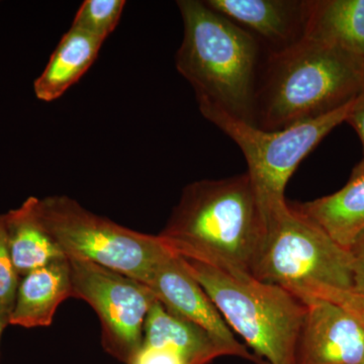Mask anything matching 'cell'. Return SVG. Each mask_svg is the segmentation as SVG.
<instances>
[{
	"mask_svg": "<svg viewBox=\"0 0 364 364\" xmlns=\"http://www.w3.org/2000/svg\"><path fill=\"white\" fill-rule=\"evenodd\" d=\"M20 280L9 251L4 215H0V306L7 311L9 315Z\"/></svg>",
	"mask_w": 364,
	"mask_h": 364,
	"instance_id": "obj_19",
	"label": "cell"
},
{
	"mask_svg": "<svg viewBox=\"0 0 364 364\" xmlns=\"http://www.w3.org/2000/svg\"><path fill=\"white\" fill-rule=\"evenodd\" d=\"M352 102L331 114L274 132L261 130L217 107L198 109L240 148L248 174L269 217L287 205L284 193L289 178L321 141L346 122Z\"/></svg>",
	"mask_w": 364,
	"mask_h": 364,
	"instance_id": "obj_7",
	"label": "cell"
},
{
	"mask_svg": "<svg viewBox=\"0 0 364 364\" xmlns=\"http://www.w3.org/2000/svg\"><path fill=\"white\" fill-rule=\"evenodd\" d=\"M146 286L167 310L202 328L230 355L267 364L236 339L212 299L174 251L158 264Z\"/></svg>",
	"mask_w": 364,
	"mask_h": 364,
	"instance_id": "obj_9",
	"label": "cell"
},
{
	"mask_svg": "<svg viewBox=\"0 0 364 364\" xmlns=\"http://www.w3.org/2000/svg\"><path fill=\"white\" fill-rule=\"evenodd\" d=\"M183 38L176 69L198 107H213L252 124L254 97L265 53L255 38L198 0L177 1Z\"/></svg>",
	"mask_w": 364,
	"mask_h": 364,
	"instance_id": "obj_3",
	"label": "cell"
},
{
	"mask_svg": "<svg viewBox=\"0 0 364 364\" xmlns=\"http://www.w3.org/2000/svg\"><path fill=\"white\" fill-rule=\"evenodd\" d=\"M37 205L38 198L30 196L4 215L11 259L20 279L66 257L43 226Z\"/></svg>",
	"mask_w": 364,
	"mask_h": 364,
	"instance_id": "obj_17",
	"label": "cell"
},
{
	"mask_svg": "<svg viewBox=\"0 0 364 364\" xmlns=\"http://www.w3.org/2000/svg\"><path fill=\"white\" fill-rule=\"evenodd\" d=\"M143 344L174 349L193 364H208L230 355L205 330L170 312L157 299L146 317Z\"/></svg>",
	"mask_w": 364,
	"mask_h": 364,
	"instance_id": "obj_16",
	"label": "cell"
},
{
	"mask_svg": "<svg viewBox=\"0 0 364 364\" xmlns=\"http://www.w3.org/2000/svg\"><path fill=\"white\" fill-rule=\"evenodd\" d=\"M253 277L296 294L314 286L352 291L348 249L287 203L269 215V229Z\"/></svg>",
	"mask_w": 364,
	"mask_h": 364,
	"instance_id": "obj_6",
	"label": "cell"
},
{
	"mask_svg": "<svg viewBox=\"0 0 364 364\" xmlns=\"http://www.w3.org/2000/svg\"><path fill=\"white\" fill-rule=\"evenodd\" d=\"M124 4V0H85L71 28L105 41L119 23Z\"/></svg>",
	"mask_w": 364,
	"mask_h": 364,
	"instance_id": "obj_18",
	"label": "cell"
},
{
	"mask_svg": "<svg viewBox=\"0 0 364 364\" xmlns=\"http://www.w3.org/2000/svg\"><path fill=\"white\" fill-rule=\"evenodd\" d=\"M306 312L296 364H364V326L326 299H301Z\"/></svg>",
	"mask_w": 364,
	"mask_h": 364,
	"instance_id": "obj_10",
	"label": "cell"
},
{
	"mask_svg": "<svg viewBox=\"0 0 364 364\" xmlns=\"http://www.w3.org/2000/svg\"><path fill=\"white\" fill-rule=\"evenodd\" d=\"M37 210L46 231L66 257L91 261L144 284L173 252L159 235L121 226L66 196L38 198Z\"/></svg>",
	"mask_w": 364,
	"mask_h": 364,
	"instance_id": "obj_5",
	"label": "cell"
},
{
	"mask_svg": "<svg viewBox=\"0 0 364 364\" xmlns=\"http://www.w3.org/2000/svg\"><path fill=\"white\" fill-rule=\"evenodd\" d=\"M364 90V58L310 39L264 55L252 124L284 130L341 109Z\"/></svg>",
	"mask_w": 364,
	"mask_h": 364,
	"instance_id": "obj_2",
	"label": "cell"
},
{
	"mask_svg": "<svg viewBox=\"0 0 364 364\" xmlns=\"http://www.w3.org/2000/svg\"><path fill=\"white\" fill-rule=\"evenodd\" d=\"M250 33L265 54H277L305 38L308 0H205Z\"/></svg>",
	"mask_w": 364,
	"mask_h": 364,
	"instance_id": "obj_11",
	"label": "cell"
},
{
	"mask_svg": "<svg viewBox=\"0 0 364 364\" xmlns=\"http://www.w3.org/2000/svg\"><path fill=\"white\" fill-rule=\"evenodd\" d=\"M7 325H9V313L0 306V338Z\"/></svg>",
	"mask_w": 364,
	"mask_h": 364,
	"instance_id": "obj_24",
	"label": "cell"
},
{
	"mask_svg": "<svg viewBox=\"0 0 364 364\" xmlns=\"http://www.w3.org/2000/svg\"><path fill=\"white\" fill-rule=\"evenodd\" d=\"M294 294L301 299L316 298L331 301L335 305L341 306L364 326V294L331 287L314 286Z\"/></svg>",
	"mask_w": 364,
	"mask_h": 364,
	"instance_id": "obj_20",
	"label": "cell"
},
{
	"mask_svg": "<svg viewBox=\"0 0 364 364\" xmlns=\"http://www.w3.org/2000/svg\"><path fill=\"white\" fill-rule=\"evenodd\" d=\"M269 218L248 172L191 182L159 233L182 257L252 275Z\"/></svg>",
	"mask_w": 364,
	"mask_h": 364,
	"instance_id": "obj_1",
	"label": "cell"
},
{
	"mask_svg": "<svg viewBox=\"0 0 364 364\" xmlns=\"http://www.w3.org/2000/svg\"><path fill=\"white\" fill-rule=\"evenodd\" d=\"M304 39L364 58V0H308Z\"/></svg>",
	"mask_w": 364,
	"mask_h": 364,
	"instance_id": "obj_15",
	"label": "cell"
},
{
	"mask_svg": "<svg viewBox=\"0 0 364 364\" xmlns=\"http://www.w3.org/2000/svg\"><path fill=\"white\" fill-rule=\"evenodd\" d=\"M291 205L322 228L339 245L349 249L364 233V158L336 193Z\"/></svg>",
	"mask_w": 364,
	"mask_h": 364,
	"instance_id": "obj_13",
	"label": "cell"
},
{
	"mask_svg": "<svg viewBox=\"0 0 364 364\" xmlns=\"http://www.w3.org/2000/svg\"><path fill=\"white\" fill-rule=\"evenodd\" d=\"M184 265L217 306L228 326L267 364H296L306 304L277 284L193 258Z\"/></svg>",
	"mask_w": 364,
	"mask_h": 364,
	"instance_id": "obj_4",
	"label": "cell"
},
{
	"mask_svg": "<svg viewBox=\"0 0 364 364\" xmlns=\"http://www.w3.org/2000/svg\"><path fill=\"white\" fill-rule=\"evenodd\" d=\"M129 364H193L183 354L167 347L142 344Z\"/></svg>",
	"mask_w": 364,
	"mask_h": 364,
	"instance_id": "obj_21",
	"label": "cell"
},
{
	"mask_svg": "<svg viewBox=\"0 0 364 364\" xmlns=\"http://www.w3.org/2000/svg\"><path fill=\"white\" fill-rule=\"evenodd\" d=\"M353 272V289L356 293L364 294V233L354 241L348 249Z\"/></svg>",
	"mask_w": 364,
	"mask_h": 364,
	"instance_id": "obj_22",
	"label": "cell"
},
{
	"mask_svg": "<svg viewBox=\"0 0 364 364\" xmlns=\"http://www.w3.org/2000/svg\"><path fill=\"white\" fill-rule=\"evenodd\" d=\"M72 296L68 258L53 261L21 277L9 325L23 328L48 327L55 313Z\"/></svg>",
	"mask_w": 364,
	"mask_h": 364,
	"instance_id": "obj_12",
	"label": "cell"
},
{
	"mask_svg": "<svg viewBox=\"0 0 364 364\" xmlns=\"http://www.w3.org/2000/svg\"><path fill=\"white\" fill-rule=\"evenodd\" d=\"M67 258L72 298L82 299L97 313L105 350L130 363L142 346L146 317L157 299L154 293L116 270L81 258Z\"/></svg>",
	"mask_w": 364,
	"mask_h": 364,
	"instance_id": "obj_8",
	"label": "cell"
},
{
	"mask_svg": "<svg viewBox=\"0 0 364 364\" xmlns=\"http://www.w3.org/2000/svg\"><path fill=\"white\" fill-rule=\"evenodd\" d=\"M346 123L350 124L352 128L355 130L359 138H360L364 155V90L352 102L348 116H347Z\"/></svg>",
	"mask_w": 364,
	"mask_h": 364,
	"instance_id": "obj_23",
	"label": "cell"
},
{
	"mask_svg": "<svg viewBox=\"0 0 364 364\" xmlns=\"http://www.w3.org/2000/svg\"><path fill=\"white\" fill-rule=\"evenodd\" d=\"M105 41L70 28L62 37L44 71L33 82L38 100H58L95 63Z\"/></svg>",
	"mask_w": 364,
	"mask_h": 364,
	"instance_id": "obj_14",
	"label": "cell"
}]
</instances>
